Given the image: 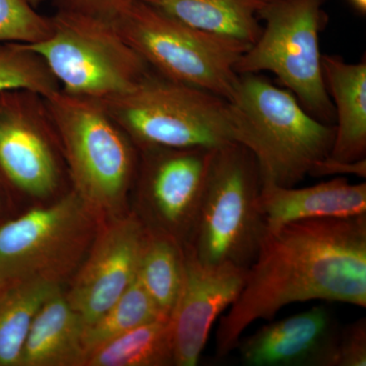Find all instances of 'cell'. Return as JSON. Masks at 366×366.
Wrapping results in <instances>:
<instances>
[{"label":"cell","mask_w":366,"mask_h":366,"mask_svg":"<svg viewBox=\"0 0 366 366\" xmlns=\"http://www.w3.org/2000/svg\"><path fill=\"white\" fill-rule=\"evenodd\" d=\"M315 300L366 307V215L267 229L237 300L221 317L217 355L235 350L257 320Z\"/></svg>","instance_id":"cell-1"},{"label":"cell","mask_w":366,"mask_h":366,"mask_svg":"<svg viewBox=\"0 0 366 366\" xmlns=\"http://www.w3.org/2000/svg\"><path fill=\"white\" fill-rule=\"evenodd\" d=\"M229 105L234 142L252 154L262 183L295 187L330 155L335 125L312 117L262 74H239Z\"/></svg>","instance_id":"cell-2"},{"label":"cell","mask_w":366,"mask_h":366,"mask_svg":"<svg viewBox=\"0 0 366 366\" xmlns=\"http://www.w3.org/2000/svg\"><path fill=\"white\" fill-rule=\"evenodd\" d=\"M45 98L72 190L96 219L122 214L137 179L139 148L100 101L60 90Z\"/></svg>","instance_id":"cell-3"},{"label":"cell","mask_w":366,"mask_h":366,"mask_svg":"<svg viewBox=\"0 0 366 366\" xmlns=\"http://www.w3.org/2000/svg\"><path fill=\"white\" fill-rule=\"evenodd\" d=\"M262 180L252 154L239 144L216 149L189 242L208 266L247 269L254 262L266 222L259 206Z\"/></svg>","instance_id":"cell-4"},{"label":"cell","mask_w":366,"mask_h":366,"mask_svg":"<svg viewBox=\"0 0 366 366\" xmlns=\"http://www.w3.org/2000/svg\"><path fill=\"white\" fill-rule=\"evenodd\" d=\"M112 24L159 76L227 101L234 96L236 64L249 43L187 25L142 0Z\"/></svg>","instance_id":"cell-5"},{"label":"cell","mask_w":366,"mask_h":366,"mask_svg":"<svg viewBox=\"0 0 366 366\" xmlns=\"http://www.w3.org/2000/svg\"><path fill=\"white\" fill-rule=\"evenodd\" d=\"M98 101L139 150L218 149L235 143L229 101L154 71L127 93Z\"/></svg>","instance_id":"cell-6"},{"label":"cell","mask_w":366,"mask_h":366,"mask_svg":"<svg viewBox=\"0 0 366 366\" xmlns=\"http://www.w3.org/2000/svg\"><path fill=\"white\" fill-rule=\"evenodd\" d=\"M329 0H269L259 11L262 33L236 64L238 74L271 72L312 117L335 124L320 48Z\"/></svg>","instance_id":"cell-7"},{"label":"cell","mask_w":366,"mask_h":366,"mask_svg":"<svg viewBox=\"0 0 366 366\" xmlns=\"http://www.w3.org/2000/svg\"><path fill=\"white\" fill-rule=\"evenodd\" d=\"M47 39L26 45L69 95L105 100L136 88L152 69L112 23L57 11Z\"/></svg>","instance_id":"cell-8"},{"label":"cell","mask_w":366,"mask_h":366,"mask_svg":"<svg viewBox=\"0 0 366 366\" xmlns=\"http://www.w3.org/2000/svg\"><path fill=\"white\" fill-rule=\"evenodd\" d=\"M95 220L71 190L51 206L1 224L0 279L43 278L59 283L88 247Z\"/></svg>","instance_id":"cell-9"},{"label":"cell","mask_w":366,"mask_h":366,"mask_svg":"<svg viewBox=\"0 0 366 366\" xmlns=\"http://www.w3.org/2000/svg\"><path fill=\"white\" fill-rule=\"evenodd\" d=\"M67 171L56 124L45 96L24 89L0 91V177L26 196L44 199Z\"/></svg>","instance_id":"cell-10"},{"label":"cell","mask_w":366,"mask_h":366,"mask_svg":"<svg viewBox=\"0 0 366 366\" xmlns=\"http://www.w3.org/2000/svg\"><path fill=\"white\" fill-rule=\"evenodd\" d=\"M216 149H139V194L148 230L163 233L185 247L203 197Z\"/></svg>","instance_id":"cell-11"},{"label":"cell","mask_w":366,"mask_h":366,"mask_svg":"<svg viewBox=\"0 0 366 366\" xmlns=\"http://www.w3.org/2000/svg\"><path fill=\"white\" fill-rule=\"evenodd\" d=\"M148 229L132 214L112 219L95 242L66 295L88 326L104 314L136 279Z\"/></svg>","instance_id":"cell-12"},{"label":"cell","mask_w":366,"mask_h":366,"mask_svg":"<svg viewBox=\"0 0 366 366\" xmlns=\"http://www.w3.org/2000/svg\"><path fill=\"white\" fill-rule=\"evenodd\" d=\"M247 269L202 264L184 247L182 287L169 317L174 365L199 363L214 322L237 300Z\"/></svg>","instance_id":"cell-13"},{"label":"cell","mask_w":366,"mask_h":366,"mask_svg":"<svg viewBox=\"0 0 366 366\" xmlns=\"http://www.w3.org/2000/svg\"><path fill=\"white\" fill-rule=\"evenodd\" d=\"M340 335L329 310L315 307L262 327L236 349L245 365L336 366Z\"/></svg>","instance_id":"cell-14"},{"label":"cell","mask_w":366,"mask_h":366,"mask_svg":"<svg viewBox=\"0 0 366 366\" xmlns=\"http://www.w3.org/2000/svg\"><path fill=\"white\" fill-rule=\"evenodd\" d=\"M259 206L269 229L296 221L365 216L366 183L351 184L341 177L302 189L262 183Z\"/></svg>","instance_id":"cell-15"},{"label":"cell","mask_w":366,"mask_h":366,"mask_svg":"<svg viewBox=\"0 0 366 366\" xmlns=\"http://www.w3.org/2000/svg\"><path fill=\"white\" fill-rule=\"evenodd\" d=\"M322 76L335 110V139L329 157L342 162L366 159V61L322 55Z\"/></svg>","instance_id":"cell-16"},{"label":"cell","mask_w":366,"mask_h":366,"mask_svg":"<svg viewBox=\"0 0 366 366\" xmlns=\"http://www.w3.org/2000/svg\"><path fill=\"white\" fill-rule=\"evenodd\" d=\"M84 329L83 320L59 287L34 317L20 366H83Z\"/></svg>","instance_id":"cell-17"},{"label":"cell","mask_w":366,"mask_h":366,"mask_svg":"<svg viewBox=\"0 0 366 366\" xmlns=\"http://www.w3.org/2000/svg\"><path fill=\"white\" fill-rule=\"evenodd\" d=\"M187 25L252 45L262 33L259 11L269 0H142Z\"/></svg>","instance_id":"cell-18"},{"label":"cell","mask_w":366,"mask_h":366,"mask_svg":"<svg viewBox=\"0 0 366 366\" xmlns=\"http://www.w3.org/2000/svg\"><path fill=\"white\" fill-rule=\"evenodd\" d=\"M59 288V282L43 278L6 282L0 288V366H20L34 317Z\"/></svg>","instance_id":"cell-19"},{"label":"cell","mask_w":366,"mask_h":366,"mask_svg":"<svg viewBox=\"0 0 366 366\" xmlns=\"http://www.w3.org/2000/svg\"><path fill=\"white\" fill-rule=\"evenodd\" d=\"M174 365L169 320L160 319L120 335L86 353L83 366Z\"/></svg>","instance_id":"cell-20"},{"label":"cell","mask_w":366,"mask_h":366,"mask_svg":"<svg viewBox=\"0 0 366 366\" xmlns=\"http://www.w3.org/2000/svg\"><path fill=\"white\" fill-rule=\"evenodd\" d=\"M183 266L184 247L170 236L148 230L137 277L165 319L182 287Z\"/></svg>","instance_id":"cell-21"},{"label":"cell","mask_w":366,"mask_h":366,"mask_svg":"<svg viewBox=\"0 0 366 366\" xmlns=\"http://www.w3.org/2000/svg\"><path fill=\"white\" fill-rule=\"evenodd\" d=\"M165 317L159 312L150 295L136 277L117 302L84 329L83 344L86 355L96 347L120 335Z\"/></svg>","instance_id":"cell-22"},{"label":"cell","mask_w":366,"mask_h":366,"mask_svg":"<svg viewBox=\"0 0 366 366\" xmlns=\"http://www.w3.org/2000/svg\"><path fill=\"white\" fill-rule=\"evenodd\" d=\"M24 89L51 95L60 90L59 81L44 60L21 43H0V91Z\"/></svg>","instance_id":"cell-23"},{"label":"cell","mask_w":366,"mask_h":366,"mask_svg":"<svg viewBox=\"0 0 366 366\" xmlns=\"http://www.w3.org/2000/svg\"><path fill=\"white\" fill-rule=\"evenodd\" d=\"M52 31L51 16L38 13L26 0H0V43L37 44Z\"/></svg>","instance_id":"cell-24"},{"label":"cell","mask_w":366,"mask_h":366,"mask_svg":"<svg viewBox=\"0 0 366 366\" xmlns=\"http://www.w3.org/2000/svg\"><path fill=\"white\" fill-rule=\"evenodd\" d=\"M137 0H53L57 11L83 14L112 23Z\"/></svg>","instance_id":"cell-25"},{"label":"cell","mask_w":366,"mask_h":366,"mask_svg":"<svg viewBox=\"0 0 366 366\" xmlns=\"http://www.w3.org/2000/svg\"><path fill=\"white\" fill-rule=\"evenodd\" d=\"M366 365L365 319L341 330L336 366Z\"/></svg>","instance_id":"cell-26"},{"label":"cell","mask_w":366,"mask_h":366,"mask_svg":"<svg viewBox=\"0 0 366 366\" xmlns=\"http://www.w3.org/2000/svg\"><path fill=\"white\" fill-rule=\"evenodd\" d=\"M355 175L360 178L366 177V159L356 161V162H342L334 160L327 156L320 162L315 164V167L310 171V177H340V175Z\"/></svg>","instance_id":"cell-27"},{"label":"cell","mask_w":366,"mask_h":366,"mask_svg":"<svg viewBox=\"0 0 366 366\" xmlns=\"http://www.w3.org/2000/svg\"><path fill=\"white\" fill-rule=\"evenodd\" d=\"M349 4L354 7L355 11L361 14L366 13V0H348Z\"/></svg>","instance_id":"cell-28"},{"label":"cell","mask_w":366,"mask_h":366,"mask_svg":"<svg viewBox=\"0 0 366 366\" xmlns=\"http://www.w3.org/2000/svg\"><path fill=\"white\" fill-rule=\"evenodd\" d=\"M26 1L29 2V4L34 7H38L40 4H44L45 1H47V0H26Z\"/></svg>","instance_id":"cell-29"},{"label":"cell","mask_w":366,"mask_h":366,"mask_svg":"<svg viewBox=\"0 0 366 366\" xmlns=\"http://www.w3.org/2000/svg\"><path fill=\"white\" fill-rule=\"evenodd\" d=\"M6 282H4L1 280V279H0V288H1L2 286H4V284H6Z\"/></svg>","instance_id":"cell-30"},{"label":"cell","mask_w":366,"mask_h":366,"mask_svg":"<svg viewBox=\"0 0 366 366\" xmlns=\"http://www.w3.org/2000/svg\"><path fill=\"white\" fill-rule=\"evenodd\" d=\"M1 179H2V178H1V177H0V180H1Z\"/></svg>","instance_id":"cell-31"}]
</instances>
